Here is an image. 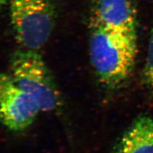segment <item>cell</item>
Listing matches in <instances>:
<instances>
[{"label":"cell","instance_id":"2","mask_svg":"<svg viewBox=\"0 0 153 153\" xmlns=\"http://www.w3.org/2000/svg\"><path fill=\"white\" fill-rule=\"evenodd\" d=\"M11 75L22 90L34 99L41 111L57 112L63 99L56 81L38 51H17L10 57Z\"/></svg>","mask_w":153,"mask_h":153},{"label":"cell","instance_id":"1","mask_svg":"<svg viewBox=\"0 0 153 153\" xmlns=\"http://www.w3.org/2000/svg\"><path fill=\"white\" fill-rule=\"evenodd\" d=\"M91 27V63L102 88L108 93L117 92L127 83L135 67L137 33Z\"/></svg>","mask_w":153,"mask_h":153},{"label":"cell","instance_id":"8","mask_svg":"<svg viewBox=\"0 0 153 153\" xmlns=\"http://www.w3.org/2000/svg\"><path fill=\"white\" fill-rule=\"evenodd\" d=\"M8 1H9V0H0V10H1L3 6L7 3Z\"/></svg>","mask_w":153,"mask_h":153},{"label":"cell","instance_id":"4","mask_svg":"<svg viewBox=\"0 0 153 153\" xmlns=\"http://www.w3.org/2000/svg\"><path fill=\"white\" fill-rule=\"evenodd\" d=\"M41 111L31 96L8 74H0V122L13 131L26 130Z\"/></svg>","mask_w":153,"mask_h":153},{"label":"cell","instance_id":"6","mask_svg":"<svg viewBox=\"0 0 153 153\" xmlns=\"http://www.w3.org/2000/svg\"><path fill=\"white\" fill-rule=\"evenodd\" d=\"M113 153H153V118H137L119 138Z\"/></svg>","mask_w":153,"mask_h":153},{"label":"cell","instance_id":"3","mask_svg":"<svg viewBox=\"0 0 153 153\" xmlns=\"http://www.w3.org/2000/svg\"><path fill=\"white\" fill-rule=\"evenodd\" d=\"M10 17L17 42L24 49L38 51L49 40L56 21L51 0H10Z\"/></svg>","mask_w":153,"mask_h":153},{"label":"cell","instance_id":"5","mask_svg":"<svg viewBox=\"0 0 153 153\" xmlns=\"http://www.w3.org/2000/svg\"><path fill=\"white\" fill-rule=\"evenodd\" d=\"M91 26L128 33H137V12L131 0H97Z\"/></svg>","mask_w":153,"mask_h":153},{"label":"cell","instance_id":"7","mask_svg":"<svg viewBox=\"0 0 153 153\" xmlns=\"http://www.w3.org/2000/svg\"><path fill=\"white\" fill-rule=\"evenodd\" d=\"M141 82L147 91L153 97V25L149 35L145 63L142 71Z\"/></svg>","mask_w":153,"mask_h":153}]
</instances>
